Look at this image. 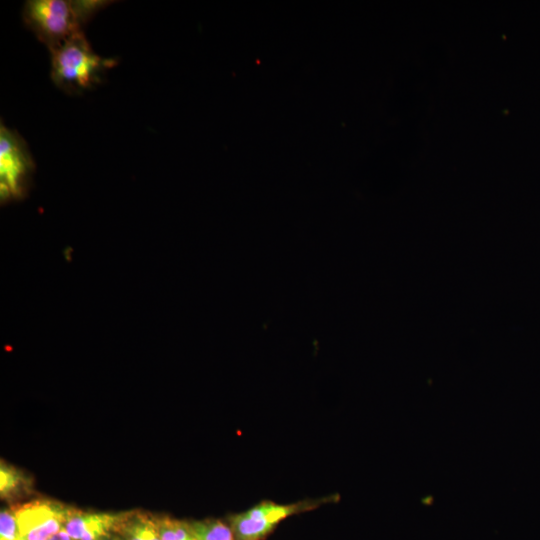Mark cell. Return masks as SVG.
I'll list each match as a JSON object with an SVG mask.
<instances>
[{
  "instance_id": "1",
  "label": "cell",
  "mask_w": 540,
  "mask_h": 540,
  "mask_svg": "<svg viewBox=\"0 0 540 540\" xmlns=\"http://www.w3.org/2000/svg\"><path fill=\"white\" fill-rule=\"evenodd\" d=\"M113 1L29 0L22 11L26 27L49 51L84 33V26Z\"/></svg>"
},
{
  "instance_id": "2",
  "label": "cell",
  "mask_w": 540,
  "mask_h": 540,
  "mask_svg": "<svg viewBox=\"0 0 540 540\" xmlns=\"http://www.w3.org/2000/svg\"><path fill=\"white\" fill-rule=\"evenodd\" d=\"M51 53V79L61 90L79 94L101 83L103 73L117 64L96 54L85 34H79Z\"/></svg>"
},
{
  "instance_id": "3",
  "label": "cell",
  "mask_w": 540,
  "mask_h": 540,
  "mask_svg": "<svg viewBox=\"0 0 540 540\" xmlns=\"http://www.w3.org/2000/svg\"><path fill=\"white\" fill-rule=\"evenodd\" d=\"M35 163L21 135L0 126V198L1 203L24 198L29 190Z\"/></svg>"
},
{
  "instance_id": "4",
  "label": "cell",
  "mask_w": 540,
  "mask_h": 540,
  "mask_svg": "<svg viewBox=\"0 0 540 540\" xmlns=\"http://www.w3.org/2000/svg\"><path fill=\"white\" fill-rule=\"evenodd\" d=\"M326 501V498L292 504L265 501L244 512L229 516L228 522L235 540H262L285 518L314 509Z\"/></svg>"
},
{
  "instance_id": "5",
  "label": "cell",
  "mask_w": 540,
  "mask_h": 540,
  "mask_svg": "<svg viewBox=\"0 0 540 540\" xmlns=\"http://www.w3.org/2000/svg\"><path fill=\"white\" fill-rule=\"evenodd\" d=\"M12 509L23 540H45L57 533L72 510L47 500H34Z\"/></svg>"
},
{
  "instance_id": "6",
  "label": "cell",
  "mask_w": 540,
  "mask_h": 540,
  "mask_svg": "<svg viewBox=\"0 0 540 540\" xmlns=\"http://www.w3.org/2000/svg\"><path fill=\"white\" fill-rule=\"evenodd\" d=\"M124 515L72 509L63 528L73 540H103L117 531Z\"/></svg>"
},
{
  "instance_id": "7",
  "label": "cell",
  "mask_w": 540,
  "mask_h": 540,
  "mask_svg": "<svg viewBox=\"0 0 540 540\" xmlns=\"http://www.w3.org/2000/svg\"><path fill=\"white\" fill-rule=\"evenodd\" d=\"M190 526L196 540H235L231 527L217 519L192 521Z\"/></svg>"
},
{
  "instance_id": "8",
  "label": "cell",
  "mask_w": 540,
  "mask_h": 540,
  "mask_svg": "<svg viewBox=\"0 0 540 540\" xmlns=\"http://www.w3.org/2000/svg\"><path fill=\"white\" fill-rule=\"evenodd\" d=\"M28 479L12 465L1 461L0 464V495L2 498L18 496L23 489L28 488Z\"/></svg>"
},
{
  "instance_id": "9",
  "label": "cell",
  "mask_w": 540,
  "mask_h": 540,
  "mask_svg": "<svg viewBox=\"0 0 540 540\" xmlns=\"http://www.w3.org/2000/svg\"><path fill=\"white\" fill-rule=\"evenodd\" d=\"M157 523L161 540H196L190 522L162 517Z\"/></svg>"
},
{
  "instance_id": "10",
  "label": "cell",
  "mask_w": 540,
  "mask_h": 540,
  "mask_svg": "<svg viewBox=\"0 0 540 540\" xmlns=\"http://www.w3.org/2000/svg\"><path fill=\"white\" fill-rule=\"evenodd\" d=\"M126 519L142 540H161L157 518L143 513H127Z\"/></svg>"
},
{
  "instance_id": "11",
  "label": "cell",
  "mask_w": 540,
  "mask_h": 540,
  "mask_svg": "<svg viewBox=\"0 0 540 540\" xmlns=\"http://www.w3.org/2000/svg\"><path fill=\"white\" fill-rule=\"evenodd\" d=\"M0 540H23L20 536L13 509H4L0 514Z\"/></svg>"
},
{
  "instance_id": "12",
  "label": "cell",
  "mask_w": 540,
  "mask_h": 540,
  "mask_svg": "<svg viewBox=\"0 0 540 540\" xmlns=\"http://www.w3.org/2000/svg\"><path fill=\"white\" fill-rule=\"evenodd\" d=\"M45 540H73L72 537L68 534V532L62 528L57 533L49 536Z\"/></svg>"
},
{
  "instance_id": "13",
  "label": "cell",
  "mask_w": 540,
  "mask_h": 540,
  "mask_svg": "<svg viewBox=\"0 0 540 540\" xmlns=\"http://www.w3.org/2000/svg\"><path fill=\"white\" fill-rule=\"evenodd\" d=\"M103 540H123V538L120 537V536H115V535L111 534V535L107 536L106 538H104Z\"/></svg>"
}]
</instances>
